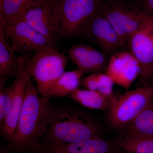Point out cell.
Wrapping results in <instances>:
<instances>
[{
    "label": "cell",
    "instance_id": "6da1fadb",
    "mask_svg": "<svg viewBox=\"0 0 153 153\" xmlns=\"http://www.w3.org/2000/svg\"><path fill=\"white\" fill-rule=\"evenodd\" d=\"M55 107L49 98L39 95L30 76L16 127L7 145L13 153H27L38 144L54 120Z\"/></svg>",
    "mask_w": 153,
    "mask_h": 153
},
{
    "label": "cell",
    "instance_id": "7a4b0ae2",
    "mask_svg": "<svg viewBox=\"0 0 153 153\" xmlns=\"http://www.w3.org/2000/svg\"><path fill=\"white\" fill-rule=\"evenodd\" d=\"M101 128L89 116L74 108L55 107V116L45 135L48 143L64 144L83 142L100 137Z\"/></svg>",
    "mask_w": 153,
    "mask_h": 153
},
{
    "label": "cell",
    "instance_id": "3957f363",
    "mask_svg": "<svg viewBox=\"0 0 153 153\" xmlns=\"http://www.w3.org/2000/svg\"><path fill=\"white\" fill-rule=\"evenodd\" d=\"M153 102V84L113 96L108 108L110 123L114 128L121 130Z\"/></svg>",
    "mask_w": 153,
    "mask_h": 153
},
{
    "label": "cell",
    "instance_id": "277c9868",
    "mask_svg": "<svg viewBox=\"0 0 153 153\" xmlns=\"http://www.w3.org/2000/svg\"><path fill=\"white\" fill-rule=\"evenodd\" d=\"M68 58L56 48L36 52L29 61L30 74L38 91L47 97L52 85L65 72Z\"/></svg>",
    "mask_w": 153,
    "mask_h": 153
},
{
    "label": "cell",
    "instance_id": "5b68a950",
    "mask_svg": "<svg viewBox=\"0 0 153 153\" xmlns=\"http://www.w3.org/2000/svg\"><path fill=\"white\" fill-rule=\"evenodd\" d=\"M105 0H58L61 37L70 38L83 30Z\"/></svg>",
    "mask_w": 153,
    "mask_h": 153
},
{
    "label": "cell",
    "instance_id": "8992f818",
    "mask_svg": "<svg viewBox=\"0 0 153 153\" xmlns=\"http://www.w3.org/2000/svg\"><path fill=\"white\" fill-rule=\"evenodd\" d=\"M22 19L56 46L61 37L58 0H36Z\"/></svg>",
    "mask_w": 153,
    "mask_h": 153
},
{
    "label": "cell",
    "instance_id": "52a82bcc",
    "mask_svg": "<svg viewBox=\"0 0 153 153\" xmlns=\"http://www.w3.org/2000/svg\"><path fill=\"white\" fill-rule=\"evenodd\" d=\"M100 11L113 26L125 48L131 35L150 16L127 3L104 1Z\"/></svg>",
    "mask_w": 153,
    "mask_h": 153
},
{
    "label": "cell",
    "instance_id": "ba28073f",
    "mask_svg": "<svg viewBox=\"0 0 153 153\" xmlns=\"http://www.w3.org/2000/svg\"><path fill=\"white\" fill-rule=\"evenodd\" d=\"M128 47L140 66L138 86L149 84L153 71V16L150 15L132 33Z\"/></svg>",
    "mask_w": 153,
    "mask_h": 153
},
{
    "label": "cell",
    "instance_id": "9c48e42d",
    "mask_svg": "<svg viewBox=\"0 0 153 153\" xmlns=\"http://www.w3.org/2000/svg\"><path fill=\"white\" fill-rule=\"evenodd\" d=\"M3 27L6 38L12 49L22 56H30L34 51L56 48L23 19Z\"/></svg>",
    "mask_w": 153,
    "mask_h": 153
},
{
    "label": "cell",
    "instance_id": "30bf717a",
    "mask_svg": "<svg viewBox=\"0 0 153 153\" xmlns=\"http://www.w3.org/2000/svg\"><path fill=\"white\" fill-rule=\"evenodd\" d=\"M83 30L85 35L96 43L105 54L111 56L125 48L113 26L100 9L91 17Z\"/></svg>",
    "mask_w": 153,
    "mask_h": 153
},
{
    "label": "cell",
    "instance_id": "8fae6325",
    "mask_svg": "<svg viewBox=\"0 0 153 153\" xmlns=\"http://www.w3.org/2000/svg\"><path fill=\"white\" fill-rule=\"evenodd\" d=\"M141 71L140 63L131 52L120 51L111 55L105 74L114 83L127 89L139 77Z\"/></svg>",
    "mask_w": 153,
    "mask_h": 153
},
{
    "label": "cell",
    "instance_id": "7c38bea8",
    "mask_svg": "<svg viewBox=\"0 0 153 153\" xmlns=\"http://www.w3.org/2000/svg\"><path fill=\"white\" fill-rule=\"evenodd\" d=\"M30 76V66L28 62L24 71L16 77L10 85L13 93L10 110L4 121L0 124V134L2 139L8 144L10 143L16 127L24 103L26 86Z\"/></svg>",
    "mask_w": 153,
    "mask_h": 153
},
{
    "label": "cell",
    "instance_id": "4fadbf2b",
    "mask_svg": "<svg viewBox=\"0 0 153 153\" xmlns=\"http://www.w3.org/2000/svg\"><path fill=\"white\" fill-rule=\"evenodd\" d=\"M15 53L6 38L4 27L0 25V87L20 75L28 64L30 56H17Z\"/></svg>",
    "mask_w": 153,
    "mask_h": 153
},
{
    "label": "cell",
    "instance_id": "5bb4252c",
    "mask_svg": "<svg viewBox=\"0 0 153 153\" xmlns=\"http://www.w3.org/2000/svg\"><path fill=\"white\" fill-rule=\"evenodd\" d=\"M68 55L77 69L84 74L102 73L108 63L105 53L86 44L72 45L68 49Z\"/></svg>",
    "mask_w": 153,
    "mask_h": 153
},
{
    "label": "cell",
    "instance_id": "9a60e30c",
    "mask_svg": "<svg viewBox=\"0 0 153 153\" xmlns=\"http://www.w3.org/2000/svg\"><path fill=\"white\" fill-rule=\"evenodd\" d=\"M111 149L110 143L100 137L77 143L57 144L39 143L27 153H110Z\"/></svg>",
    "mask_w": 153,
    "mask_h": 153
},
{
    "label": "cell",
    "instance_id": "2e32d148",
    "mask_svg": "<svg viewBox=\"0 0 153 153\" xmlns=\"http://www.w3.org/2000/svg\"><path fill=\"white\" fill-rule=\"evenodd\" d=\"M121 130L123 137H153V102Z\"/></svg>",
    "mask_w": 153,
    "mask_h": 153
},
{
    "label": "cell",
    "instance_id": "e0dca14e",
    "mask_svg": "<svg viewBox=\"0 0 153 153\" xmlns=\"http://www.w3.org/2000/svg\"><path fill=\"white\" fill-rule=\"evenodd\" d=\"M83 73L78 69L65 71L54 83L47 94V97L68 96L79 87Z\"/></svg>",
    "mask_w": 153,
    "mask_h": 153
},
{
    "label": "cell",
    "instance_id": "ac0fdd59",
    "mask_svg": "<svg viewBox=\"0 0 153 153\" xmlns=\"http://www.w3.org/2000/svg\"><path fill=\"white\" fill-rule=\"evenodd\" d=\"M36 0H2L0 1V24L4 26L22 19L27 9Z\"/></svg>",
    "mask_w": 153,
    "mask_h": 153
},
{
    "label": "cell",
    "instance_id": "d6986e66",
    "mask_svg": "<svg viewBox=\"0 0 153 153\" xmlns=\"http://www.w3.org/2000/svg\"><path fill=\"white\" fill-rule=\"evenodd\" d=\"M68 97L91 109L105 110L108 108L112 97H107L97 91L76 88Z\"/></svg>",
    "mask_w": 153,
    "mask_h": 153
},
{
    "label": "cell",
    "instance_id": "ffe728a7",
    "mask_svg": "<svg viewBox=\"0 0 153 153\" xmlns=\"http://www.w3.org/2000/svg\"><path fill=\"white\" fill-rule=\"evenodd\" d=\"M117 144L127 153H153V137H123Z\"/></svg>",
    "mask_w": 153,
    "mask_h": 153
},
{
    "label": "cell",
    "instance_id": "44dd1931",
    "mask_svg": "<svg viewBox=\"0 0 153 153\" xmlns=\"http://www.w3.org/2000/svg\"><path fill=\"white\" fill-rule=\"evenodd\" d=\"M12 88L0 87V124L5 120L8 115L12 105Z\"/></svg>",
    "mask_w": 153,
    "mask_h": 153
},
{
    "label": "cell",
    "instance_id": "7402d4cb",
    "mask_svg": "<svg viewBox=\"0 0 153 153\" xmlns=\"http://www.w3.org/2000/svg\"><path fill=\"white\" fill-rule=\"evenodd\" d=\"M98 87L97 91L107 97H113L114 82L112 79L105 73L97 72Z\"/></svg>",
    "mask_w": 153,
    "mask_h": 153
},
{
    "label": "cell",
    "instance_id": "603a6c76",
    "mask_svg": "<svg viewBox=\"0 0 153 153\" xmlns=\"http://www.w3.org/2000/svg\"><path fill=\"white\" fill-rule=\"evenodd\" d=\"M80 85L85 89L97 91L98 87L97 72L91 73L88 76L82 77Z\"/></svg>",
    "mask_w": 153,
    "mask_h": 153
},
{
    "label": "cell",
    "instance_id": "cb8c5ba5",
    "mask_svg": "<svg viewBox=\"0 0 153 153\" xmlns=\"http://www.w3.org/2000/svg\"><path fill=\"white\" fill-rule=\"evenodd\" d=\"M144 11L153 16V0H143Z\"/></svg>",
    "mask_w": 153,
    "mask_h": 153
},
{
    "label": "cell",
    "instance_id": "d4e9b609",
    "mask_svg": "<svg viewBox=\"0 0 153 153\" xmlns=\"http://www.w3.org/2000/svg\"><path fill=\"white\" fill-rule=\"evenodd\" d=\"M0 153H14L12 152L7 145L2 146L0 148Z\"/></svg>",
    "mask_w": 153,
    "mask_h": 153
},
{
    "label": "cell",
    "instance_id": "484cf974",
    "mask_svg": "<svg viewBox=\"0 0 153 153\" xmlns=\"http://www.w3.org/2000/svg\"><path fill=\"white\" fill-rule=\"evenodd\" d=\"M128 0H105V1L114 2L118 3H128Z\"/></svg>",
    "mask_w": 153,
    "mask_h": 153
},
{
    "label": "cell",
    "instance_id": "4316f807",
    "mask_svg": "<svg viewBox=\"0 0 153 153\" xmlns=\"http://www.w3.org/2000/svg\"><path fill=\"white\" fill-rule=\"evenodd\" d=\"M153 79V71L152 74V77H151V79Z\"/></svg>",
    "mask_w": 153,
    "mask_h": 153
},
{
    "label": "cell",
    "instance_id": "83f0119b",
    "mask_svg": "<svg viewBox=\"0 0 153 153\" xmlns=\"http://www.w3.org/2000/svg\"><path fill=\"white\" fill-rule=\"evenodd\" d=\"M2 0H0V1H1Z\"/></svg>",
    "mask_w": 153,
    "mask_h": 153
},
{
    "label": "cell",
    "instance_id": "f1b7e54d",
    "mask_svg": "<svg viewBox=\"0 0 153 153\" xmlns=\"http://www.w3.org/2000/svg\"></svg>",
    "mask_w": 153,
    "mask_h": 153
},
{
    "label": "cell",
    "instance_id": "f546056e",
    "mask_svg": "<svg viewBox=\"0 0 153 153\" xmlns=\"http://www.w3.org/2000/svg\"></svg>",
    "mask_w": 153,
    "mask_h": 153
}]
</instances>
